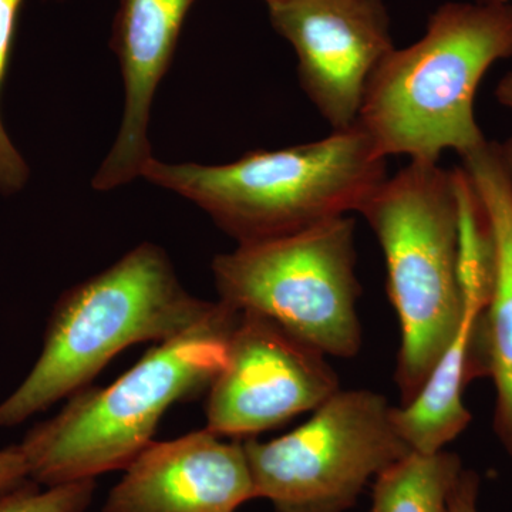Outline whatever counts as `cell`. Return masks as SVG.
<instances>
[{
    "mask_svg": "<svg viewBox=\"0 0 512 512\" xmlns=\"http://www.w3.org/2000/svg\"><path fill=\"white\" fill-rule=\"evenodd\" d=\"M215 302L191 295L167 254L144 242L60 296L43 348L15 392L0 403V427H15L92 383L130 346L177 338Z\"/></svg>",
    "mask_w": 512,
    "mask_h": 512,
    "instance_id": "277c9868",
    "label": "cell"
},
{
    "mask_svg": "<svg viewBox=\"0 0 512 512\" xmlns=\"http://www.w3.org/2000/svg\"><path fill=\"white\" fill-rule=\"evenodd\" d=\"M265 2L268 3V5H272V3L282 2V0H265Z\"/></svg>",
    "mask_w": 512,
    "mask_h": 512,
    "instance_id": "7402d4cb",
    "label": "cell"
},
{
    "mask_svg": "<svg viewBox=\"0 0 512 512\" xmlns=\"http://www.w3.org/2000/svg\"><path fill=\"white\" fill-rule=\"evenodd\" d=\"M495 147H497L498 157H500L501 165H503L508 183L512 188V134L505 138L503 143H495Z\"/></svg>",
    "mask_w": 512,
    "mask_h": 512,
    "instance_id": "ffe728a7",
    "label": "cell"
},
{
    "mask_svg": "<svg viewBox=\"0 0 512 512\" xmlns=\"http://www.w3.org/2000/svg\"><path fill=\"white\" fill-rule=\"evenodd\" d=\"M387 158L357 124L313 143L249 151L220 165L151 157L141 177L187 198L238 245L359 214L387 178Z\"/></svg>",
    "mask_w": 512,
    "mask_h": 512,
    "instance_id": "3957f363",
    "label": "cell"
},
{
    "mask_svg": "<svg viewBox=\"0 0 512 512\" xmlns=\"http://www.w3.org/2000/svg\"><path fill=\"white\" fill-rule=\"evenodd\" d=\"M481 3H491V2H508V0H478Z\"/></svg>",
    "mask_w": 512,
    "mask_h": 512,
    "instance_id": "44dd1931",
    "label": "cell"
},
{
    "mask_svg": "<svg viewBox=\"0 0 512 512\" xmlns=\"http://www.w3.org/2000/svg\"><path fill=\"white\" fill-rule=\"evenodd\" d=\"M394 406L372 390H343L298 429L244 444L255 500L276 512H345L370 480L412 453L396 429Z\"/></svg>",
    "mask_w": 512,
    "mask_h": 512,
    "instance_id": "52a82bcc",
    "label": "cell"
},
{
    "mask_svg": "<svg viewBox=\"0 0 512 512\" xmlns=\"http://www.w3.org/2000/svg\"><path fill=\"white\" fill-rule=\"evenodd\" d=\"M512 57L510 2L446 3L426 35L394 49L367 84L357 124L382 156L439 163L487 143L474 114L485 73Z\"/></svg>",
    "mask_w": 512,
    "mask_h": 512,
    "instance_id": "7a4b0ae2",
    "label": "cell"
},
{
    "mask_svg": "<svg viewBox=\"0 0 512 512\" xmlns=\"http://www.w3.org/2000/svg\"><path fill=\"white\" fill-rule=\"evenodd\" d=\"M252 500L244 444L204 429L153 441L111 488L103 512H237Z\"/></svg>",
    "mask_w": 512,
    "mask_h": 512,
    "instance_id": "30bf717a",
    "label": "cell"
},
{
    "mask_svg": "<svg viewBox=\"0 0 512 512\" xmlns=\"http://www.w3.org/2000/svg\"><path fill=\"white\" fill-rule=\"evenodd\" d=\"M483 312L464 306L453 342L431 370L412 402L393 409L394 424L416 453L444 450L470 426L471 414L463 402L464 389L474 377L485 376L478 346L477 325Z\"/></svg>",
    "mask_w": 512,
    "mask_h": 512,
    "instance_id": "4fadbf2b",
    "label": "cell"
},
{
    "mask_svg": "<svg viewBox=\"0 0 512 512\" xmlns=\"http://www.w3.org/2000/svg\"><path fill=\"white\" fill-rule=\"evenodd\" d=\"M463 468L456 453L412 451L376 478L370 512H450Z\"/></svg>",
    "mask_w": 512,
    "mask_h": 512,
    "instance_id": "5bb4252c",
    "label": "cell"
},
{
    "mask_svg": "<svg viewBox=\"0 0 512 512\" xmlns=\"http://www.w3.org/2000/svg\"><path fill=\"white\" fill-rule=\"evenodd\" d=\"M94 493L96 480L43 487L28 478L0 494V512H86Z\"/></svg>",
    "mask_w": 512,
    "mask_h": 512,
    "instance_id": "9a60e30c",
    "label": "cell"
},
{
    "mask_svg": "<svg viewBox=\"0 0 512 512\" xmlns=\"http://www.w3.org/2000/svg\"><path fill=\"white\" fill-rule=\"evenodd\" d=\"M480 476L473 470L463 468L450 497V512H480Z\"/></svg>",
    "mask_w": 512,
    "mask_h": 512,
    "instance_id": "e0dca14e",
    "label": "cell"
},
{
    "mask_svg": "<svg viewBox=\"0 0 512 512\" xmlns=\"http://www.w3.org/2000/svg\"><path fill=\"white\" fill-rule=\"evenodd\" d=\"M239 312L221 301L197 325L157 343L106 387H84L18 444L43 487L126 470L151 443L170 407L208 393L224 366Z\"/></svg>",
    "mask_w": 512,
    "mask_h": 512,
    "instance_id": "6da1fadb",
    "label": "cell"
},
{
    "mask_svg": "<svg viewBox=\"0 0 512 512\" xmlns=\"http://www.w3.org/2000/svg\"><path fill=\"white\" fill-rule=\"evenodd\" d=\"M359 214L386 262L387 295L400 323L394 380L404 406L419 394L463 319L453 170L410 161Z\"/></svg>",
    "mask_w": 512,
    "mask_h": 512,
    "instance_id": "5b68a950",
    "label": "cell"
},
{
    "mask_svg": "<svg viewBox=\"0 0 512 512\" xmlns=\"http://www.w3.org/2000/svg\"><path fill=\"white\" fill-rule=\"evenodd\" d=\"M490 217L495 245L493 291L478 320L485 372L495 387L494 430L512 458V188L495 143L461 157Z\"/></svg>",
    "mask_w": 512,
    "mask_h": 512,
    "instance_id": "7c38bea8",
    "label": "cell"
},
{
    "mask_svg": "<svg viewBox=\"0 0 512 512\" xmlns=\"http://www.w3.org/2000/svg\"><path fill=\"white\" fill-rule=\"evenodd\" d=\"M495 97L505 109L512 111V72L505 74L495 87Z\"/></svg>",
    "mask_w": 512,
    "mask_h": 512,
    "instance_id": "d6986e66",
    "label": "cell"
},
{
    "mask_svg": "<svg viewBox=\"0 0 512 512\" xmlns=\"http://www.w3.org/2000/svg\"><path fill=\"white\" fill-rule=\"evenodd\" d=\"M23 0H0V93L12 55L16 20ZM29 168L3 127L0 114V192L13 194L28 180Z\"/></svg>",
    "mask_w": 512,
    "mask_h": 512,
    "instance_id": "2e32d148",
    "label": "cell"
},
{
    "mask_svg": "<svg viewBox=\"0 0 512 512\" xmlns=\"http://www.w3.org/2000/svg\"><path fill=\"white\" fill-rule=\"evenodd\" d=\"M340 389L326 355L266 316L239 312L224 366L207 393L205 429L254 436L313 412Z\"/></svg>",
    "mask_w": 512,
    "mask_h": 512,
    "instance_id": "ba28073f",
    "label": "cell"
},
{
    "mask_svg": "<svg viewBox=\"0 0 512 512\" xmlns=\"http://www.w3.org/2000/svg\"><path fill=\"white\" fill-rule=\"evenodd\" d=\"M356 265V221L345 215L238 245L215 256L212 275L229 308L259 313L323 355L349 359L362 348Z\"/></svg>",
    "mask_w": 512,
    "mask_h": 512,
    "instance_id": "8992f818",
    "label": "cell"
},
{
    "mask_svg": "<svg viewBox=\"0 0 512 512\" xmlns=\"http://www.w3.org/2000/svg\"><path fill=\"white\" fill-rule=\"evenodd\" d=\"M29 471L18 444L0 450V494L28 480Z\"/></svg>",
    "mask_w": 512,
    "mask_h": 512,
    "instance_id": "ac0fdd59",
    "label": "cell"
},
{
    "mask_svg": "<svg viewBox=\"0 0 512 512\" xmlns=\"http://www.w3.org/2000/svg\"><path fill=\"white\" fill-rule=\"evenodd\" d=\"M195 0H121L111 49L119 57L124 110L119 134L93 188L114 190L141 177L151 157V104L173 60L185 16Z\"/></svg>",
    "mask_w": 512,
    "mask_h": 512,
    "instance_id": "8fae6325",
    "label": "cell"
},
{
    "mask_svg": "<svg viewBox=\"0 0 512 512\" xmlns=\"http://www.w3.org/2000/svg\"><path fill=\"white\" fill-rule=\"evenodd\" d=\"M268 6L272 26L298 56L303 93L332 130L352 127L369 80L396 49L383 0H282Z\"/></svg>",
    "mask_w": 512,
    "mask_h": 512,
    "instance_id": "9c48e42d",
    "label": "cell"
}]
</instances>
